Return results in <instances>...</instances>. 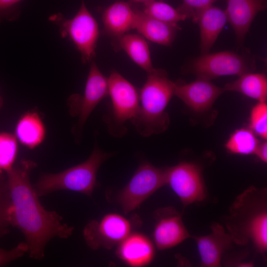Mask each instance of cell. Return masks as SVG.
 Here are the masks:
<instances>
[{
    "mask_svg": "<svg viewBox=\"0 0 267 267\" xmlns=\"http://www.w3.org/2000/svg\"><path fill=\"white\" fill-rule=\"evenodd\" d=\"M33 161L22 160L6 172L11 198V225L21 230L28 247L29 256L36 260L44 256V249L53 238H68L74 228L62 222V218L55 211L42 205L30 180Z\"/></svg>",
    "mask_w": 267,
    "mask_h": 267,
    "instance_id": "1",
    "label": "cell"
},
{
    "mask_svg": "<svg viewBox=\"0 0 267 267\" xmlns=\"http://www.w3.org/2000/svg\"><path fill=\"white\" fill-rule=\"evenodd\" d=\"M233 242L240 246L252 244L257 251L267 250V190L253 186L240 194L222 218Z\"/></svg>",
    "mask_w": 267,
    "mask_h": 267,
    "instance_id": "2",
    "label": "cell"
},
{
    "mask_svg": "<svg viewBox=\"0 0 267 267\" xmlns=\"http://www.w3.org/2000/svg\"><path fill=\"white\" fill-rule=\"evenodd\" d=\"M175 83L168 78L165 70L156 69L147 74L146 82L139 93V107L131 121L143 137L164 132L170 120L166 108L174 95Z\"/></svg>",
    "mask_w": 267,
    "mask_h": 267,
    "instance_id": "3",
    "label": "cell"
},
{
    "mask_svg": "<svg viewBox=\"0 0 267 267\" xmlns=\"http://www.w3.org/2000/svg\"><path fill=\"white\" fill-rule=\"evenodd\" d=\"M114 154L102 151L95 144L87 160L60 173L42 175L34 186L35 189L39 197L60 190L79 192L90 196L96 185L99 168Z\"/></svg>",
    "mask_w": 267,
    "mask_h": 267,
    "instance_id": "4",
    "label": "cell"
},
{
    "mask_svg": "<svg viewBox=\"0 0 267 267\" xmlns=\"http://www.w3.org/2000/svg\"><path fill=\"white\" fill-rule=\"evenodd\" d=\"M111 103L103 120L110 134L121 137L127 133L126 123L135 116L139 107V92L130 82L115 70L108 78Z\"/></svg>",
    "mask_w": 267,
    "mask_h": 267,
    "instance_id": "5",
    "label": "cell"
},
{
    "mask_svg": "<svg viewBox=\"0 0 267 267\" xmlns=\"http://www.w3.org/2000/svg\"><path fill=\"white\" fill-rule=\"evenodd\" d=\"M256 67L254 57L230 51L201 54L186 65L184 71L197 78L211 81L221 76L252 72Z\"/></svg>",
    "mask_w": 267,
    "mask_h": 267,
    "instance_id": "6",
    "label": "cell"
},
{
    "mask_svg": "<svg viewBox=\"0 0 267 267\" xmlns=\"http://www.w3.org/2000/svg\"><path fill=\"white\" fill-rule=\"evenodd\" d=\"M49 19L59 26L62 38L68 37L72 41L81 54L83 63L92 61L99 37L98 25L83 0L72 18L67 19L58 13L50 16Z\"/></svg>",
    "mask_w": 267,
    "mask_h": 267,
    "instance_id": "7",
    "label": "cell"
},
{
    "mask_svg": "<svg viewBox=\"0 0 267 267\" xmlns=\"http://www.w3.org/2000/svg\"><path fill=\"white\" fill-rule=\"evenodd\" d=\"M166 184L164 168L148 162L141 164L127 184L118 193L117 201L125 214L138 208L156 190Z\"/></svg>",
    "mask_w": 267,
    "mask_h": 267,
    "instance_id": "8",
    "label": "cell"
},
{
    "mask_svg": "<svg viewBox=\"0 0 267 267\" xmlns=\"http://www.w3.org/2000/svg\"><path fill=\"white\" fill-rule=\"evenodd\" d=\"M168 184L185 206L201 202L207 197V190L201 168L197 164L182 162L164 168Z\"/></svg>",
    "mask_w": 267,
    "mask_h": 267,
    "instance_id": "9",
    "label": "cell"
},
{
    "mask_svg": "<svg viewBox=\"0 0 267 267\" xmlns=\"http://www.w3.org/2000/svg\"><path fill=\"white\" fill-rule=\"evenodd\" d=\"M108 95V81L94 61L91 62L85 91L82 96L74 94L70 98L72 113L78 121L72 130L79 138L89 117L98 105Z\"/></svg>",
    "mask_w": 267,
    "mask_h": 267,
    "instance_id": "10",
    "label": "cell"
},
{
    "mask_svg": "<svg viewBox=\"0 0 267 267\" xmlns=\"http://www.w3.org/2000/svg\"><path fill=\"white\" fill-rule=\"evenodd\" d=\"M132 225L124 217L111 213L99 221H92L84 229V236L88 246L92 249L100 247L111 249L119 245L130 234Z\"/></svg>",
    "mask_w": 267,
    "mask_h": 267,
    "instance_id": "11",
    "label": "cell"
},
{
    "mask_svg": "<svg viewBox=\"0 0 267 267\" xmlns=\"http://www.w3.org/2000/svg\"><path fill=\"white\" fill-rule=\"evenodd\" d=\"M154 216L156 222L153 236L158 249L171 248L190 237L181 215L174 208L158 209Z\"/></svg>",
    "mask_w": 267,
    "mask_h": 267,
    "instance_id": "12",
    "label": "cell"
},
{
    "mask_svg": "<svg viewBox=\"0 0 267 267\" xmlns=\"http://www.w3.org/2000/svg\"><path fill=\"white\" fill-rule=\"evenodd\" d=\"M224 91L210 81L197 78L188 84L175 83L174 95L194 111L201 113L209 110Z\"/></svg>",
    "mask_w": 267,
    "mask_h": 267,
    "instance_id": "13",
    "label": "cell"
},
{
    "mask_svg": "<svg viewBox=\"0 0 267 267\" xmlns=\"http://www.w3.org/2000/svg\"><path fill=\"white\" fill-rule=\"evenodd\" d=\"M211 228L212 231L209 234L192 237L197 244L202 266L221 267L222 255L232 248L233 242L220 223L214 222Z\"/></svg>",
    "mask_w": 267,
    "mask_h": 267,
    "instance_id": "14",
    "label": "cell"
},
{
    "mask_svg": "<svg viewBox=\"0 0 267 267\" xmlns=\"http://www.w3.org/2000/svg\"><path fill=\"white\" fill-rule=\"evenodd\" d=\"M224 10L227 21L235 33L237 46L240 47L257 14L266 9L267 0H226Z\"/></svg>",
    "mask_w": 267,
    "mask_h": 267,
    "instance_id": "15",
    "label": "cell"
},
{
    "mask_svg": "<svg viewBox=\"0 0 267 267\" xmlns=\"http://www.w3.org/2000/svg\"><path fill=\"white\" fill-rule=\"evenodd\" d=\"M200 29L201 54L209 52L227 21L224 10L211 5L199 11L192 20Z\"/></svg>",
    "mask_w": 267,
    "mask_h": 267,
    "instance_id": "16",
    "label": "cell"
},
{
    "mask_svg": "<svg viewBox=\"0 0 267 267\" xmlns=\"http://www.w3.org/2000/svg\"><path fill=\"white\" fill-rule=\"evenodd\" d=\"M117 254L128 265L140 267L149 265L153 261L155 249L153 243L147 236L133 233L119 244Z\"/></svg>",
    "mask_w": 267,
    "mask_h": 267,
    "instance_id": "17",
    "label": "cell"
},
{
    "mask_svg": "<svg viewBox=\"0 0 267 267\" xmlns=\"http://www.w3.org/2000/svg\"><path fill=\"white\" fill-rule=\"evenodd\" d=\"M129 2L117 1L103 11L104 30L113 41L134 29L135 9Z\"/></svg>",
    "mask_w": 267,
    "mask_h": 267,
    "instance_id": "18",
    "label": "cell"
},
{
    "mask_svg": "<svg viewBox=\"0 0 267 267\" xmlns=\"http://www.w3.org/2000/svg\"><path fill=\"white\" fill-rule=\"evenodd\" d=\"M134 29L144 38L152 42L170 46L177 32L178 24H170L152 18L142 10L135 9Z\"/></svg>",
    "mask_w": 267,
    "mask_h": 267,
    "instance_id": "19",
    "label": "cell"
},
{
    "mask_svg": "<svg viewBox=\"0 0 267 267\" xmlns=\"http://www.w3.org/2000/svg\"><path fill=\"white\" fill-rule=\"evenodd\" d=\"M115 49H122L147 74L153 72L150 53L147 43L140 34H125L113 41Z\"/></svg>",
    "mask_w": 267,
    "mask_h": 267,
    "instance_id": "20",
    "label": "cell"
},
{
    "mask_svg": "<svg viewBox=\"0 0 267 267\" xmlns=\"http://www.w3.org/2000/svg\"><path fill=\"white\" fill-rule=\"evenodd\" d=\"M45 128L39 115L32 112L23 115L18 121L16 138L24 145L33 149L40 145L45 136Z\"/></svg>",
    "mask_w": 267,
    "mask_h": 267,
    "instance_id": "21",
    "label": "cell"
},
{
    "mask_svg": "<svg viewBox=\"0 0 267 267\" xmlns=\"http://www.w3.org/2000/svg\"><path fill=\"white\" fill-rule=\"evenodd\" d=\"M239 78L227 83L223 88L225 91L240 92L258 102H266L267 99V78L264 73H247Z\"/></svg>",
    "mask_w": 267,
    "mask_h": 267,
    "instance_id": "22",
    "label": "cell"
},
{
    "mask_svg": "<svg viewBox=\"0 0 267 267\" xmlns=\"http://www.w3.org/2000/svg\"><path fill=\"white\" fill-rule=\"evenodd\" d=\"M259 143L251 129L241 128L230 135L225 146L229 153L247 155L255 154Z\"/></svg>",
    "mask_w": 267,
    "mask_h": 267,
    "instance_id": "23",
    "label": "cell"
},
{
    "mask_svg": "<svg viewBox=\"0 0 267 267\" xmlns=\"http://www.w3.org/2000/svg\"><path fill=\"white\" fill-rule=\"evenodd\" d=\"M142 10L148 16L165 23L178 24L187 19L177 9L170 4L156 0L144 2Z\"/></svg>",
    "mask_w": 267,
    "mask_h": 267,
    "instance_id": "24",
    "label": "cell"
},
{
    "mask_svg": "<svg viewBox=\"0 0 267 267\" xmlns=\"http://www.w3.org/2000/svg\"><path fill=\"white\" fill-rule=\"evenodd\" d=\"M17 152L16 136L7 133H0V175L13 167Z\"/></svg>",
    "mask_w": 267,
    "mask_h": 267,
    "instance_id": "25",
    "label": "cell"
},
{
    "mask_svg": "<svg viewBox=\"0 0 267 267\" xmlns=\"http://www.w3.org/2000/svg\"><path fill=\"white\" fill-rule=\"evenodd\" d=\"M10 214V195L7 179L2 174L0 175V238L8 231L11 225Z\"/></svg>",
    "mask_w": 267,
    "mask_h": 267,
    "instance_id": "26",
    "label": "cell"
},
{
    "mask_svg": "<svg viewBox=\"0 0 267 267\" xmlns=\"http://www.w3.org/2000/svg\"><path fill=\"white\" fill-rule=\"evenodd\" d=\"M250 129L253 133L262 138H267V105L266 102H259L250 113Z\"/></svg>",
    "mask_w": 267,
    "mask_h": 267,
    "instance_id": "27",
    "label": "cell"
},
{
    "mask_svg": "<svg viewBox=\"0 0 267 267\" xmlns=\"http://www.w3.org/2000/svg\"><path fill=\"white\" fill-rule=\"evenodd\" d=\"M182 2L177 8L187 19L194 18L196 14L218 0H181Z\"/></svg>",
    "mask_w": 267,
    "mask_h": 267,
    "instance_id": "28",
    "label": "cell"
},
{
    "mask_svg": "<svg viewBox=\"0 0 267 267\" xmlns=\"http://www.w3.org/2000/svg\"><path fill=\"white\" fill-rule=\"evenodd\" d=\"M23 0H0V23L3 20L13 21L19 14V4Z\"/></svg>",
    "mask_w": 267,
    "mask_h": 267,
    "instance_id": "29",
    "label": "cell"
},
{
    "mask_svg": "<svg viewBox=\"0 0 267 267\" xmlns=\"http://www.w3.org/2000/svg\"><path fill=\"white\" fill-rule=\"evenodd\" d=\"M28 251V247L25 242L18 243L9 250L0 249V266L6 265L22 257Z\"/></svg>",
    "mask_w": 267,
    "mask_h": 267,
    "instance_id": "30",
    "label": "cell"
},
{
    "mask_svg": "<svg viewBox=\"0 0 267 267\" xmlns=\"http://www.w3.org/2000/svg\"><path fill=\"white\" fill-rule=\"evenodd\" d=\"M263 162H267V142L264 141L259 143L255 151V154Z\"/></svg>",
    "mask_w": 267,
    "mask_h": 267,
    "instance_id": "31",
    "label": "cell"
},
{
    "mask_svg": "<svg viewBox=\"0 0 267 267\" xmlns=\"http://www.w3.org/2000/svg\"><path fill=\"white\" fill-rule=\"evenodd\" d=\"M151 0H130L129 2L131 3L132 4L134 3H143L145 2L150 1Z\"/></svg>",
    "mask_w": 267,
    "mask_h": 267,
    "instance_id": "32",
    "label": "cell"
},
{
    "mask_svg": "<svg viewBox=\"0 0 267 267\" xmlns=\"http://www.w3.org/2000/svg\"><path fill=\"white\" fill-rule=\"evenodd\" d=\"M2 103V99H1V98L0 97V107L1 106Z\"/></svg>",
    "mask_w": 267,
    "mask_h": 267,
    "instance_id": "33",
    "label": "cell"
}]
</instances>
